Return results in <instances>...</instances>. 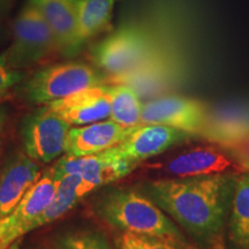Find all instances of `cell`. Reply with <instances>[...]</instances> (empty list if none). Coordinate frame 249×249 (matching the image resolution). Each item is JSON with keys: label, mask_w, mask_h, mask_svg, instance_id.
Listing matches in <instances>:
<instances>
[{"label": "cell", "mask_w": 249, "mask_h": 249, "mask_svg": "<svg viewBox=\"0 0 249 249\" xmlns=\"http://www.w3.org/2000/svg\"><path fill=\"white\" fill-rule=\"evenodd\" d=\"M233 172L145 182L147 194L174 223L207 249H222L236 180Z\"/></svg>", "instance_id": "cell-1"}, {"label": "cell", "mask_w": 249, "mask_h": 249, "mask_svg": "<svg viewBox=\"0 0 249 249\" xmlns=\"http://www.w3.org/2000/svg\"><path fill=\"white\" fill-rule=\"evenodd\" d=\"M97 216L119 232L186 239L181 230L142 191L111 189L93 204Z\"/></svg>", "instance_id": "cell-2"}, {"label": "cell", "mask_w": 249, "mask_h": 249, "mask_svg": "<svg viewBox=\"0 0 249 249\" xmlns=\"http://www.w3.org/2000/svg\"><path fill=\"white\" fill-rule=\"evenodd\" d=\"M160 52L147 28L127 23L118 28L91 50L93 64L113 82L133 73Z\"/></svg>", "instance_id": "cell-3"}, {"label": "cell", "mask_w": 249, "mask_h": 249, "mask_svg": "<svg viewBox=\"0 0 249 249\" xmlns=\"http://www.w3.org/2000/svg\"><path fill=\"white\" fill-rule=\"evenodd\" d=\"M107 77L98 68L81 61H66L36 71L20 85L21 93L33 104L45 105L90 87L107 85Z\"/></svg>", "instance_id": "cell-4"}, {"label": "cell", "mask_w": 249, "mask_h": 249, "mask_svg": "<svg viewBox=\"0 0 249 249\" xmlns=\"http://www.w3.org/2000/svg\"><path fill=\"white\" fill-rule=\"evenodd\" d=\"M57 50L53 35L45 18L35 6L27 1L13 24V38L4 51L12 68L23 71L49 57Z\"/></svg>", "instance_id": "cell-5"}, {"label": "cell", "mask_w": 249, "mask_h": 249, "mask_svg": "<svg viewBox=\"0 0 249 249\" xmlns=\"http://www.w3.org/2000/svg\"><path fill=\"white\" fill-rule=\"evenodd\" d=\"M71 124L48 105L30 112L20 123L23 151L38 164H49L65 152Z\"/></svg>", "instance_id": "cell-6"}, {"label": "cell", "mask_w": 249, "mask_h": 249, "mask_svg": "<svg viewBox=\"0 0 249 249\" xmlns=\"http://www.w3.org/2000/svg\"><path fill=\"white\" fill-rule=\"evenodd\" d=\"M58 180L52 170L42 173L22 200L7 216L0 219V245L7 248L12 242L31 232L35 220L44 213L53 200Z\"/></svg>", "instance_id": "cell-7"}, {"label": "cell", "mask_w": 249, "mask_h": 249, "mask_svg": "<svg viewBox=\"0 0 249 249\" xmlns=\"http://www.w3.org/2000/svg\"><path fill=\"white\" fill-rule=\"evenodd\" d=\"M209 108L194 98L160 96L143 103L141 124H164L200 136Z\"/></svg>", "instance_id": "cell-8"}, {"label": "cell", "mask_w": 249, "mask_h": 249, "mask_svg": "<svg viewBox=\"0 0 249 249\" xmlns=\"http://www.w3.org/2000/svg\"><path fill=\"white\" fill-rule=\"evenodd\" d=\"M193 138L191 134L164 124H139L119 144L107 149L117 160L138 165Z\"/></svg>", "instance_id": "cell-9"}, {"label": "cell", "mask_w": 249, "mask_h": 249, "mask_svg": "<svg viewBox=\"0 0 249 249\" xmlns=\"http://www.w3.org/2000/svg\"><path fill=\"white\" fill-rule=\"evenodd\" d=\"M136 167V165L128 161L117 160L105 150L83 157L65 155L55 161L51 170L55 179L67 174H75L99 188L124 178Z\"/></svg>", "instance_id": "cell-10"}, {"label": "cell", "mask_w": 249, "mask_h": 249, "mask_svg": "<svg viewBox=\"0 0 249 249\" xmlns=\"http://www.w3.org/2000/svg\"><path fill=\"white\" fill-rule=\"evenodd\" d=\"M45 105L71 126L105 120L111 111L108 85L90 87Z\"/></svg>", "instance_id": "cell-11"}, {"label": "cell", "mask_w": 249, "mask_h": 249, "mask_svg": "<svg viewBox=\"0 0 249 249\" xmlns=\"http://www.w3.org/2000/svg\"><path fill=\"white\" fill-rule=\"evenodd\" d=\"M40 176L39 164L24 151L9 156L0 169V219L13 211Z\"/></svg>", "instance_id": "cell-12"}, {"label": "cell", "mask_w": 249, "mask_h": 249, "mask_svg": "<svg viewBox=\"0 0 249 249\" xmlns=\"http://www.w3.org/2000/svg\"><path fill=\"white\" fill-rule=\"evenodd\" d=\"M200 136L223 148L249 138V103L226 104L208 110Z\"/></svg>", "instance_id": "cell-13"}, {"label": "cell", "mask_w": 249, "mask_h": 249, "mask_svg": "<svg viewBox=\"0 0 249 249\" xmlns=\"http://www.w3.org/2000/svg\"><path fill=\"white\" fill-rule=\"evenodd\" d=\"M133 128L121 126L111 119L71 126L67 134L65 154L74 157L99 154L123 142Z\"/></svg>", "instance_id": "cell-14"}, {"label": "cell", "mask_w": 249, "mask_h": 249, "mask_svg": "<svg viewBox=\"0 0 249 249\" xmlns=\"http://www.w3.org/2000/svg\"><path fill=\"white\" fill-rule=\"evenodd\" d=\"M152 166L169 174L171 178H188L230 172L232 167H238V165L216 148L200 147Z\"/></svg>", "instance_id": "cell-15"}, {"label": "cell", "mask_w": 249, "mask_h": 249, "mask_svg": "<svg viewBox=\"0 0 249 249\" xmlns=\"http://www.w3.org/2000/svg\"><path fill=\"white\" fill-rule=\"evenodd\" d=\"M40 12L53 35L57 51L73 58L81 51L77 44L76 0H28Z\"/></svg>", "instance_id": "cell-16"}, {"label": "cell", "mask_w": 249, "mask_h": 249, "mask_svg": "<svg viewBox=\"0 0 249 249\" xmlns=\"http://www.w3.org/2000/svg\"><path fill=\"white\" fill-rule=\"evenodd\" d=\"M57 180V191L53 200L44 213L35 220L31 231L61 218L73 209L82 198L97 189L91 183L85 181L75 174H67Z\"/></svg>", "instance_id": "cell-17"}, {"label": "cell", "mask_w": 249, "mask_h": 249, "mask_svg": "<svg viewBox=\"0 0 249 249\" xmlns=\"http://www.w3.org/2000/svg\"><path fill=\"white\" fill-rule=\"evenodd\" d=\"M119 0H76L77 44L83 45L110 27Z\"/></svg>", "instance_id": "cell-18"}, {"label": "cell", "mask_w": 249, "mask_h": 249, "mask_svg": "<svg viewBox=\"0 0 249 249\" xmlns=\"http://www.w3.org/2000/svg\"><path fill=\"white\" fill-rule=\"evenodd\" d=\"M229 238L234 249H249V173L236 177L229 213Z\"/></svg>", "instance_id": "cell-19"}, {"label": "cell", "mask_w": 249, "mask_h": 249, "mask_svg": "<svg viewBox=\"0 0 249 249\" xmlns=\"http://www.w3.org/2000/svg\"><path fill=\"white\" fill-rule=\"evenodd\" d=\"M108 93L112 121L127 128L141 124L143 103L135 89L124 83H113L108 86Z\"/></svg>", "instance_id": "cell-20"}, {"label": "cell", "mask_w": 249, "mask_h": 249, "mask_svg": "<svg viewBox=\"0 0 249 249\" xmlns=\"http://www.w3.org/2000/svg\"><path fill=\"white\" fill-rule=\"evenodd\" d=\"M116 249H202L186 239L163 238L120 232L114 238Z\"/></svg>", "instance_id": "cell-21"}, {"label": "cell", "mask_w": 249, "mask_h": 249, "mask_svg": "<svg viewBox=\"0 0 249 249\" xmlns=\"http://www.w3.org/2000/svg\"><path fill=\"white\" fill-rule=\"evenodd\" d=\"M54 249H116L102 234L92 231H71L57 236Z\"/></svg>", "instance_id": "cell-22"}, {"label": "cell", "mask_w": 249, "mask_h": 249, "mask_svg": "<svg viewBox=\"0 0 249 249\" xmlns=\"http://www.w3.org/2000/svg\"><path fill=\"white\" fill-rule=\"evenodd\" d=\"M23 80V71L12 68L7 64L4 52L0 53V98L7 95L12 89L20 85Z\"/></svg>", "instance_id": "cell-23"}, {"label": "cell", "mask_w": 249, "mask_h": 249, "mask_svg": "<svg viewBox=\"0 0 249 249\" xmlns=\"http://www.w3.org/2000/svg\"><path fill=\"white\" fill-rule=\"evenodd\" d=\"M227 151L231 154L235 160H238L240 167L244 165L249 164V138L244 140V141L233 145L231 148H227Z\"/></svg>", "instance_id": "cell-24"}, {"label": "cell", "mask_w": 249, "mask_h": 249, "mask_svg": "<svg viewBox=\"0 0 249 249\" xmlns=\"http://www.w3.org/2000/svg\"><path fill=\"white\" fill-rule=\"evenodd\" d=\"M6 119H7V110L4 105H0V139H1L2 132H4Z\"/></svg>", "instance_id": "cell-25"}, {"label": "cell", "mask_w": 249, "mask_h": 249, "mask_svg": "<svg viewBox=\"0 0 249 249\" xmlns=\"http://www.w3.org/2000/svg\"><path fill=\"white\" fill-rule=\"evenodd\" d=\"M14 4V0H0V15L5 14L11 9Z\"/></svg>", "instance_id": "cell-26"}, {"label": "cell", "mask_w": 249, "mask_h": 249, "mask_svg": "<svg viewBox=\"0 0 249 249\" xmlns=\"http://www.w3.org/2000/svg\"><path fill=\"white\" fill-rule=\"evenodd\" d=\"M21 240H22V238L18 239V240H15L14 242H12V244L7 247V249H20V247H21Z\"/></svg>", "instance_id": "cell-27"}, {"label": "cell", "mask_w": 249, "mask_h": 249, "mask_svg": "<svg viewBox=\"0 0 249 249\" xmlns=\"http://www.w3.org/2000/svg\"><path fill=\"white\" fill-rule=\"evenodd\" d=\"M241 167H242V169L246 170V172L249 173V164L248 165H244V166H241Z\"/></svg>", "instance_id": "cell-28"}, {"label": "cell", "mask_w": 249, "mask_h": 249, "mask_svg": "<svg viewBox=\"0 0 249 249\" xmlns=\"http://www.w3.org/2000/svg\"><path fill=\"white\" fill-rule=\"evenodd\" d=\"M2 38V28H1V26H0V39Z\"/></svg>", "instance_id": "cell-29"}, {"label": "cell", "mask_w": 249, "mask_h": 249, "mask_svg": "<svg viewBox=\"0 0 249 249\" xmlns=\"http://www.w3.org/2000/svg\"><path fill=\"white\" fill-rule=\"evenodd\" d=\"M30 249H46V248H42V247H35V248H30Z\"/></svg>", "instance_id": "cell-30"}, {"label": "cell", "mask_w": 249, "mask_h": 249, "mask_svg": "<svg viewBox=\"0 0 249 249\" xmlns=\"http://www.w3.org/2000/svg\"><path fill=\"white\" fill-rule=\"evenodd\" d=\"M0 249H7V248H5V247H2L1 245H0Z\"/></svg>", "instance_id": "cell-31"}]
</instances>
